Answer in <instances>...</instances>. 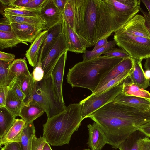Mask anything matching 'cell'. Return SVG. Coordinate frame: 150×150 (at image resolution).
I'll use <instances>...</instances> for the list:
<instances>
[{"mask_svg":"<svg viewBox=\"0 0 150 150\" xmlns=\"http://www.w3.org/2000/svg\"><path fill=\"white\" fill-rule=\"evenodd\" d=\"M147 115L136 109L111 101L88 115L107 136L108 144L117 149L131 134L145 124Z\"/></svg>","mask_w":150,"mask_h":150,"instance_id":"cell-1","label":"cell"},{"mask_svg":"<svg viewBox=\"0 0 150 150\" xmlns=\"http://www.w3.org/2000/svg\"><path fill=\"white\" fill-rule=\"evenodd\" d=\"M140 0H97L98 20L96 43L122 28L140 11Z\"/></svg>","mask_w":150,"mask_h":150,"instance_id":"cell-2","label":"cell"},{"mask_svg":"<svg viewBox=\"0 0 150 150\" xmlns=\"http://www.w3.org/2000/svg\"><path fill=\"white\" fill-rule=\"evenodd\" d=\"M123 59L105 55L79 62L69 69L67 79L71 87L93 93L108 73Z\"/></svg>","mask_w":150,"mask_h":150,"instance_id":"cell-3","label":"cell"},{"mask_svg":"<svg viewBox=\"0 0 150 150\" xmlns=\"http://www.w3.org/2000/svg\"><path fill=\"white\" fill-rule=\"evenodd\" d=\"M80 103L70 104L43 124V137L50 144L61 146L69 144L72 135L78 130L83 120Z\"/></svg>","mask_w":150,"mask_h":150,"instance_id":"cell-4","label":"cell"},{"mask_svg":"<svg viewBox=\"0 0 150 150\" xmlns=\"http://www.w3.org/2000/svg\"><path fill=\"white\" fill-rule=\"evenodd\" d=\"M74 32L86 45H95L98 20L97 0H74Z\"/></svg>","mask_w":150,"mask_h":150,"instance_id":"cell-5","label":"cell"},{"mask_svg":"<svg viewBox=\"0 0 150 150\" xmlns=\"http://www.w3.org/2000/svg\"><path fill=\"white\" fill-rule=\"evenodd\" d=\"M38 106L50 118L63 111L66 106L57 99L54 91L52 78H43L36 82L35 89L31 97L25 103Z\"/></svg>","mask_w":150,"mask_h":150,"instance_id":"cell-6","label":"cell"},{"mask_svg":"<svg viewBox=\"0 0 150 150\" xmlns=\"http://www.w3.org/2000/svg\"><path fill=\"white\" fill-rule=\"evenodd\" d=\"M113 39L116 45L131 57L142 60L150 57V38L118 30L115 32Z\"/></svg>","mask_w":150,"mask_h":150,"instance_id":"cell-7","label":"cell"},{"mask_svg":"<svg viewBox=\"0 0 150 150\" xmlns=\"http://www.w3.org/2000/svg\"><path fill=\"white\" fill-rule=\"evenodd\" d=\"M122 83L98 95L91 94L79 102L83 120L108 103L113 101L122 90Z\"/></svg>","mask_w":150,"mask_h":150,"instance_id":"cell-8","label":"cell"},{"mask_svg":"<svg viewBox=\"0 0 150 150\" xmlns=\"http://www.w3.org/2000/svg\"><path fill=\"white\" fill-rule=\"evenodd\" d=\"M68 47L62 32L58 37L54 45L46 57L41 61L42 67L44 71L45 79L51 76L52 71L59 59Z\"/></svg>","mask_w":150,"mask_h":150,"instance_id":"cell-9","label":"cell"},{"mask_svg":"<svg viewBox=\"0 0 150 150\" xmlns=\"http://www.w3.org/2000/svg\"><path fill=\"white\" fill-rule=\"evenodd\" d=\"M40 16L46 23L44 30L52 28L63 20L62 14L56 7L53 0H46L40 9Z\"/></svg>","mask_w":150,"mask_h":150,"instance_id":"cell-10","label":"cell"},{"mask_svg":"<svg viewBox=\"0 0 150 150\" xmlns=\"http://www.w3.org/2000/svg\"><path fill=\"white\" fill-rule=\"evenodd\" d=\"M67 51H66L61 56L55 66L51 76L56 95L59 101L64 104L62 83Z\"/></svg>","mask_w":150,"mask_h":150,"instance_id":"cell-11","label":"cell"},{"mask_svg":"<svg viewBox=\"0 0 150 150\" xmlns=\"http://www.w3.org/2000/svg\"><path fill=\"white\" fill-rule=\"evenodd\" d=\"M120 31L132 35L150 38V30L143 16L137 14L121 29Z\"/></svg>","mask_w":150,"mask_h":150,"instance_id":"cell-12","label":"cell"},{"mask_svg":"<svg viewBox=\"0 0 150 150\" xmlns=\"http://www.w3.org/2000/svg\"><path fill=\"white\" fill-rule=\"evenodd\" d=\"M62 32L68 47V51L84 53L87 47L80 37L63 20L62 21Z\"/></svg>","mask_w":150,"mask_h":150,"instance_id":"cell-13","label":"cell"},{"mask_svg":"<svg viewBox=\"0 0 150 150\" xmlns=\"http://www.w3.org/2000/svg\"><path fill=\"white\" fill-rule=\"evenodd\" d=\"M14 35L22 43H32L43 30L33 26L14 22L10 23Z\"/></svg>","mask_w":150,"mask_h":150,"instance_id":"cell-14","label":"cell"},{"mask_svg":"<svg viewBox=\"0 0 150 150\" xmlns=\"http://www.w3.org/2000/svg\"><path fill=\"white\" fill-rule=\"evenodd\" d=\"M87 127L89 133L87 144L92 150H100L106 144H108L107 136L97 123L94 122L88 125Z\"/></svg>","mask_w":150,"mask_h":150,"instance_id":"cell-15","label":"cell"},{"mask_svg":"<svg viewBox=\"0 0 150 150\" xmlns=\"http://www.w3.org/2000/svg\"><path fill=\"white\" fill-rule=\"evenodd\" d=\"M62 22L48 30L47 35L41 48L38 61H42L47 56L62 33Z\"/></svg>","mask_w":150,"mask_h":150,"instance_id":"cell-16","label":"cell"},{"mask_svg":"<svg viewBox=\"0 0 150 150\" xmlns=\"http://www.w3.org/2000/svg\"><path fill=\"white\" fill-rule=\"evenodd\" d=\"M133 62L130 57L123 59L108 73L94 91L100 88L110 80L121 74L131 70L133 68Z\"/></svg>","mask_w":150,"mask_h":150,"instance_id":"cell-17","label":"cell"},{"mask_svg":"<svg viewBox=\"0 0 150 150\" xmlns=\"http://www.w3.org/2000/svg\"><path fill=\"white\" fill-rule=\"evenodd\" d=\"M48 32V30H44L39 33L26 52V57L29 64L33 67L38 62L40 50Z\"/></svg>","mask_w":150,"mask_h":150,"instance_id":"cell-18","label":"cell"},{"mask_svg":"<svg viewBox=\"0 0 150 150\" xmlns=\"http://www.w3.org/2000/svg\"><path fill=\"white\" fill-rule=\"evenodd\" d=\"M115 102L122 104L145 112L150 109V100L132 96H126L121 93L115 98Z\"/></svg>","mask_w":150,"mask_h":150,"instance_id":"cell-19","label":"cell"},{"mask_svg":"<svg viewBox=\"0 0 150 150\" xmlns=\"http://www.w3.org/2000/svg\"><path fill=\"white\" fill-rule=\"evenodd\" d=\"M26 124L22 119H16L14 122L5 136L0 139L1 146L11 142H20L23 131Z\"/></svg>","mask_w":150,"mask_h":150,"instance_id":"cell-20","label":"cell"},{"mask_svg":"<svg viewBox=\"0 0 150 150\" xmlns=\"http://www.w3.org/2000/svg\"><path fill=\"white\" fill-rule=\"evenodd\" d=\"M24 75L30 76L26 61L22 58L15 59L11 64L9 68L8 86L14 82L19 76Z\"/></svg>","mask_w":150,"mask_h":150,"instance_id":"cell-21","label":"cell"},{"mask_svg":"<svg viewBox=\"0 0 150 150\" xmlns=\"http://www.w3.org/2000/svg\"><path fill=\"white\" fill-rule=\"evenodd\" d=\"M134 63V71L129 77L130 81L141 88L145 90L150 86V79L145 77L142 68V60L132 58Z\"/></svg>","mask_w":150,"mask_h":150,"instance_id":"cell-22","label":"cell"},{"mask_svg":"<svg viewBox=\"0 0 150 150\" xmlns=\"http://www.w3.org/2000/svg\"><path fill=\"white\" fill-rule=\"evenodd\" d=\"M10 23L14 22L30 25L39 29L45 30V21L40 16L34 17L22 16L7 15L4 13Z\"/></svg>","mask_w":150,"mask_h":150,"instance_id":"cell-23","label":"cell"},{"mask_svg":"<svg viewBox=\"0 0 150 150\" xmlns=\"http://www.w3.org/2000/svg\"><path fill=\"white\" fill-rule=\"evenodd\" d=\"M129 78L122 83L121 93L128 96L141 98L150 100V93L141 88L134 82L129 81Z\"/></svg>","mask_w":150,"mask_h":150,"instance_id":"cell-24","label":"cell"},{"mask_svg":"<svg viewBox=\"0 0 150 150\" xmlns=\"http://www.w3.org/2000/svg\"><path fill=\"white\" fill-rule=\"evenodd\" d=\"M146 136L141 131L136 130L121 143L118 148L120 150H139L142 139Z\"/></svg>","mask_w":150,"mask_h":150,"instance_id":"cell-25","label":"cell"},{"mask_svg":"<svg viewBox=\"0 0 150 150\" xmlns=\"http://www.w3.org/2000/svg\"><path fill=\"white\" fill-rule=\"evenodd\" d=\"M44 112L45 111L38 105L25 104L20 110L19 116L26 123H31Z\"/></svg>","mask_w":150,"mask_h":150,"instance_id":"cell-26","label":"cell"},{"mask_svg":"<svg viewBox=\"0 0 150 150\" xmlns=\"http://www.w3.org/2000/svg\"><path fill=\"white\" fill-rule=\"evenodd\" d=\"M15 81L19 84L25 96V99L24 101L25 103L33 94L35 88L36 82L32 75L30 76L20 75L17 78Z\"/></svg>","mask_w":150,"mask_h":150,"instance_id":"cell-27","label":"cell"},{"mask_svg":"<svg viewBox=\"0 0 150 150\" xmlns=\"http://www.w3.org/2000/svg\"><path fill=\"white\" fill-rule=\"evenodd\" d=\"M16 117L5 107L0 108V139L8 132Z\"/></svg>","mask_w":150,"mask_h":150,"instance_id":"cell-28","label":"cell"},{"mask_svg":"<svg viewBox=\"0 0 150 150\" xmlns=\"http://www.w3.org/2000/svg\"><path fill=\"white\" fill-rule=\"evenodd\" d=\"M10 88L7 97L5 107L15 117L19 116L20 110L25 104Z\"/></svg>","mask_w":150,"mask_h":150,"instance_id":"cell-29","label":"cell"},{"mask_svg":"<svg viewBox=\"0 0 150 150\" xmlns=\"http://www.w3.org/2000/svg\"><path fill=\"white\" fill-rule=\"evenodd\" d=\"M35 135L33 122L26 123L20 142L22 150H31L33 139Z\"/></svg>","mask_w":150,"mask_h":150,"instance_id":"cell-30","label":"cell"},{"mask_svg":"<svg viewBox=\"0 0 150 150\" xmlns=\"http://www.w3.org/2000/svg\"><path fill=\"white\" fill-rule=\"evenodd\" d=\"M134 69L133 66V68L131 70L124 72L117 77L111 80L101 88L94 91L92 94L93 95H98L111 88L122 83L129 78L133 73Z\"/></svg>","mask_w":150,"mask_h":150,"instance_id":"cell-31","label":"cell"},{"mask_svg":"<svg viewBox=\"0 0 150 150\" xmlns=\"http://www.w3.org/2000/svg\"><path fill=\"white\" fill-rule=\"evenodd\" d=\"M20 43L22 42L17 38L13 32L6 33L0 31V49L1 50L11 48Z\"/></svg>","mask_w":150,"mask_h":150,"instance_id":"cell-32","label":"cell"},{"mask_svg":"<svg viewBox=\"0 0 150 150\" xmlns=\"http://www.w3.org/2000/svg\"><path fill=\"white\" fill-rule=\"evenodd\" d=\"M40 9H29L23 8L6 7L4 14L16 16L34 17L40 16Z\"/></svg>","mask_w":150,"mask_h":150,"instance_id":"cell-33","label":"cell"},{"mask_svg":"<svg viewBox=\"0 0 150 150\" xmlns=\"http://www.w3.org/2000/svg\"><path fill=\"white\" fill-rule=\"evenodd\" d=\"M74 0H67L63 14V20L74 31Z\"/></svg>","mask_w":150,"mask_h":150,"instance_id":"cell-34","label":"cell"},{"mask_svg":"<svg viewBox=\"0 0 150 150\" xmlns=\"http://www.w3.org/2000/svg\"><path fill=\"white\" fill-rule=\"evenodd\" d=\"M116 45L114 40L109 41L104 46L98 49L95 51L86 50L83 55V60L85 61L98 57L107 52L111 48L113 47Z\"/></svg>","mask_w":150,"mask_h":150,"instance_id":"cell-35","label":"cell"},{"mask_svg":"<svg viewBox=\"0 0 150 150\" xmlns=\"http://www.w3.org/2000/svg\"><path fill=\"white\" fill-rule=\"evenodd\" d=\"M11 63L0 60V87L8 86L9 68Z\"/></svg>","mask_w":150,"mask_h":150,"instance_id":"cell-36","label":"cell"},{"mask_svg":"<svg viewBox=\"0 0 150 150\" xmlns=\"http://www.w3.org/2000/svg\"><path fill=\"white\" fill-rule=\"evenodd\" d=\"M104 55L116 58L124 59L130 57L124 50L121 48L113 47L104 53Z\"/></svg>","mask_w":150,"mask_h":150,"instance_id":"cell-37","label":"cell"},{"mask_svg":"<svg viewBox=\"0 0 150 150\" xmlns=\"http://www.w3.org/2000/svg\"><path fill=\"white\" fill-rule=\"evenodd\" d=\"M31 74L36 82L39 81L43 78L44 71L42 67L41 61H38L37 64L34 67L33 72Z\"/></svg>","mask_w":150,"mask_h":150,"instance_id":"cell-38","label":"cell"},{"mask_svg":"<svg viewBox=\"0 0 150 150\" xmlns=\"http://www.w3.org/2000/svg\"><path fill=\"white\" fill-rule=\"evenodd\" d=\"M47 142L43 136L37 138L36 135H34L33 139L31 150H42Z\"/></svg>","mask_w":150,"mask_h":150,"instance_id":"cell-39","label":"cell"},{"mask_svg":"<svg viewBox=\"0 0 150 150\" xmlns=\"http://www.w3.org/2000/svg\"><path fill=\"white\" fill-rule=\"evenodd\" d=\"M16 96L21 100L24 101L25 96L19 84L16 81L14 82L9 87Z\"/></svg>","mask_w":150,"mask_h":150,"instance_id":"cell-40","label":"cell"},{"mask_svg":"<svg viewBox=\"0 0 150 150\" xmlns=\"http://www.w3.org/2000/svg\"><path fill=\"white\" fill-rule=\"evenodd\" d=\"M141 1L145 5L148 11V13L142 8L140 10V11L144 15L145 20L146 24L150 30V0H141Z\"/></svg>","mask_w":150,"mask_h":150,"instance_id":"cell-41","label":"cell"},{"mask_svg":"<svg viewBox=\"0 0 150 150\" xmlns=\"http://www.w3.org/2000/svg\"><path fill=\"white\" fill-rule=\"evenodd\" d=\"M10 87H0V108L5 107L6 102Z\"/></svg>","mask_w":150,"mask_h":150,"instance_id":"cell-42","label":"cell"},{"mask_svg":"<svg viewBox=\"0 0 150 150\" xmlns=\"http://www.w3.org/2000/svg\"><path fill=\"white\" fill-rule=\"evenodd\" d=\"M46 0H31L23 8L29 9H41Z\"/></svg>","mask_w":150,"mask_h":150,"instance_id":"cell-43","label":"cell"},{"mask_svg":"<svg viewBox=\"0 0 150 150\" xmlns=\"http://www.w3.org/2000/svg\"><path fill=\"white\" fill-rule=\"evenodd\" d=\"M0 31L6 33L12 32V30L11 23L6 17L0 22Z\"/></svg>","mask_w":150,"mask_h":150,"instance_id":"cell-44","label":"cell"},{"mask_svg":"<svg viewBox=\"0 0 150 150\" xmlns=\"http://www.w3.org/2000/svg\"><path fill=\"white\" fill-rule=\"evenodd\" d=\"M0 150H22L20 143L18 142H10L1 147Z\"/></svg>","mask_w":150,"mask_h":150,"instance_id":"cell-45","label":"cell"},{"mask_svg":"<svg viewBox=\"0 0 150 150\" xmlns=\"http://www.w3.org/2000/svg\"><path fill=\"white\" fill-rule=\"evenodd\" d=\"M15 58V55L12 53L0 51V60L7 63H11Z\"/></svg>","mask_w":150,"mask_h":150,"instance_id":"cell-46","label":"cell"},{"mask_svg":"<svg viewBox=\"0 0 150 150\" xmlns=\"http://www.w3.org/2000/svg\"><path fill=\"white\" fill-rule=\"evenodd\" d=\"M31 0H11L10 7L23 8Z\"/></svg>","mask_w":150,"mask_h":150,"instance_id":"cell-47","label":"cell"},{"mask_svg":"<svg viewBox=\"0 0 150 150\" xmlns=\"http://www.w3.org/2000/svg\"><path fill=\"white\" fill-rule=\"evenodd\" d=\"M57 8L62 14L67 1V0H53Z\"/></svg>","mask_w":150,"mask_h":150,"instance_id":"cell-48","label":"cell"},{"mask_svg":"<svg viewBox=\"0 0 150 150\" xmlns=\"http://www.w3.org/2000/svg\"><path fill=\"white\" fill-rule=\"evenodd\" d=\"M138 130L142 132L146 137L150 138V122L141 126L138 128Z\"/></svg>","mask_w":150,"mask_h":150,"instance_id":"cell-49","label":"cell"},{"mask_svg":"<svg viewBox=\"0 0 150 150\" xmlns=\"http://www.w3.org/2000/svg\"><path fill=\"white\" fill-rule=\"evenodd\" d=\"M108 42L107 38H103L100 40L96 43L94 47L92 50L94 51L106 45Z\"/></svg>","mask_w":150,"mask_h":150,"instance_id":"cell-50","label":"cell"},{"mask_svg":"<svg viewBox=\"0 0 150 150\" xmlns=\"http://www.w3.org/2000/svg\"><path fill=\"white\" fill-rule=\"evenodd\" d=\"M142 144L148 150H150V139L146 136L142 139Z\"/></svg>","mask_w":150,"mask_h":150,"instance_id":"cell-51","label":"cell"},{"mask_svg":"<svg viewBox=\"0 0 150 150\" xmlns=\"http://www.w3.org/2000/svg\"><path fill=\"white\" fill-rule=\"evenodd\" d=\"M144 66L146 70L150 71V57L146 59Z\"/></svg>","mask_w":150,"mask_h":150,"instance_id":"cell-52","label":"cell"},{"mask_svg":"<svg viewBox=\"0 0 150 150\" xmlns=\"http://www.w3.org/2000/svg\"><path fill=\"white\" fill-rule=\"evenodd\" d=\"M11 0H0L2 4L4 6H8L9 7L10 6Z\"/></svg>","mask_w":150,"mask_h":150,"instance_id":"cell-53","label":"cell"},{"mask_svg":"<svg viewBox=\"0 0 150 150\" xmlns=\"http://www.w3.org/2000/svg\"><path fill=\"white\" fill-rule=\"evenodd\" d=\"M42 150H52L50 144L47 142L45 144Z\"/></svg>","mask_w":150,"mask_h":150,"instance_id":"cell-54","label":"cell"},{"mask_svg":"<svg viewBox=\"0 0 150 150\" xmlns=\"http://www.w3.org/2000/svg\"><path fill=\"white\" fill-rule=\"evenodd\" d=\"M145 77L148 79H150V71L149 70H146L144 71Z\"/></svg>","mask_w":150,"mask_h":150,"instance_id":"cell-55","label":"cell"},{"mask_svg":"<svg viewBox=\"0 0 150 150\" xmlns=\"http://www.w3.org/2000/svg\"><path fill=\"white\" fill-rule=\"evenodd\" d=\"M139 150H148L144 146H143L142 144L140 146Z\"/></svg>","mask_w":150,"mask_h":150,"instance_id":"cell-56","label":"cell"},{"mask_svg":"<svg viewBox=\"0 0 150 150\" xmlns=\"http://www.w3.org/2000/svg\"><path fill=\"white\" fill-rule=\"evenodd\" d=\"M146 111L150 113V109H149V110H147Z\"/></svg>","mask_w":150,"mask_h":150,"instance_id":"cell-57","label":"cell"},{"mask_svg":"<svg viewBox=\"0 0 150 150\" xmlns=\"http://www.w3.org/2000/svg\"><path fill=\"white\" fill-rule=\"evenodd\" d=\"M83 150H91L90 149H85Z\"/></svg>","mask_w":150,"mask_h":150,"instance_id":"cell-58","label":"cell"}]
</instances>
